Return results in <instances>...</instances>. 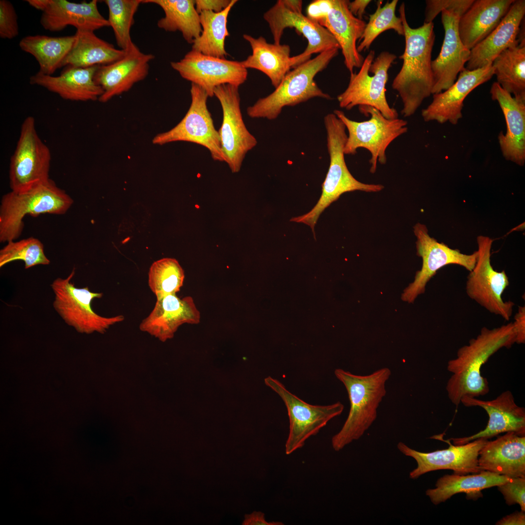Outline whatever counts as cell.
Here are the masks:
<instances>
[{
  "label": "cell",
  "mask_w": 525,
  "mask_h": 525,
  "mask_svg": "<svg viewBox=\"0 0 525 525\" xmlns=\"http://www.w3.org/2000/svg\"><path fill=\"white\" fill-rule=\"evenodd\" d=\"M124 51L121 58L99 66L95 73L94 80L103 90L98 99L100 102L106 103L128 91L148 74L149 63L155 58L154 55L141 52L133 42Z\"/></svg>",
  "instance_id": "obj_22"
},
{
  "label": "cell",
  "mask_w": 525,
  "mask_h": 525,
  "mask_svg": "<svg viewBox=\"0 0 525 525\" xmlns=\"http://www.w3.org/2000/svg\"><path fill=\"white\" fill-rule=\"evenodd\" d=\"M264 383L280 396L287 409L289 432L285 452L287 455L302 448L310 437L316 435L344 410V406L340 402L327 405L308 403L289 391L280 382L270 376L264 379Z\"/></svg>",
  "instance_id": "obj_14"
},
{
  "label": "cell",
  "mask_w": 525,
  "mask_h": 525,
  "mask_svg": "<svg viewBox=\"0 0 525 525\" xmlns=\"http://www.w3.org/2000/svg\"><path fill=\"white\" fill-rule=\"evenodd\" d=\"M371 1L370 0H354L351 2L349 1V9L353 15L362 19L366 9Z\"/></svg>",
  "instance_id": "obj_49"
},
{
  "label": "cell",
  "mask_w": 525,
  "mask_h": 525,
  "mask_svg": "<svg viewBox=\"0 0 525 525\" xmlns=\"http://www.w3.org/2000/svg\"><path fill=\"white\" fill-rule=\"evenodd\" d=\"M339 50L333 48L323 52L291 70L273 92L247 108V115L273 120L285 106H295L315 97L331 99L319 88L315 78L337 56Z\"/></svg>",
  "instance_id": "obj_5"
},
{
  "label": "cell",
  "mask_w": 525,
  "mask_h": 525,
  "mask_svg": "<svg viewBox=\"0 0 525 525\" xmlns=\"http://www.w3.org/2000/svg\"><path fill=\"white\" fill-rule=\"evenodd\" d=\"M232 0H195V8L199 14L203 11H210L215 13L222 11L228 7Z\"/></svg>",
  "instance_id": "obj_45"
},
{
  "label": "cell",
  "mask_w": 525,
  "mask_h": 525,
  "mask_svg": "<svg viewBox=\"0 0 525 525\" xmlns=\"http://www.w3.org/2000/svg\"><path fill=\"white\" fill-rule=\"evenodd\" d=\"M172 68L184 79L204 89L209 97L214 96L215 88L229 84L239 87L247 79V70L241 61L205 55L191 50Z\"/></svg>",
  "instance_id": "obj_18"
},
{
  "label": "cell",
  "mask_w": 525,
  "mask_h": 525,
  "mask_svg": "<svg viewBox=\"0 0 525 525\" xmlns=\"http://www.w3.org/2000/svg\"><path fill=\"white\" fill-rule=\"evenodd\" d=\"M461 403L465 406H480L489 416L486 428L472 436L451 438L454 445H459L480 438H490L501 433L514 432L520 436L525 435V410L515 402L509 390L501 393L491 400H482L476 398L464 397Z\"/></svg>",
  "instance_id": "obj_24"
},
{
  "label": "cell",
  "mask_w": 525,
  "mask_h": 525,
  "mask_svg": "<svg viewBox=\"0 0 525 525\" xmlns=\"http://www.w3.org/2000/svg\"><path fill=\"white\" fill-rule=\"evenodd\" d=\"M184 271L174 258H164L154 262L149 272L148 284L157 299L176 294L183 285Z\"/></svg>",
  "instance_id": "obj_38"
},
{
  "label": "cell",
  "mask_w": 525,
  "mask_h": 525,
  "mask_svg": "<svg viewBox=\"0 0 525 525\" xmlns=\"http://www.w3.org/2000/svg\"><path fill=\"white\" fill-rule=\"evenodd\" d=\"M493 75L492 64L472 70L465 68L449 88L433 94L432 102L421 111L423 120L456 124L462 117L463 102L468 95Z\"/></svg>",
  "instance_id": "obj_23"
},
{
  "label": "cell",
  "mask_w": 525,
  "mask_h": 525,
  "mask_svg": "<svg viewBox=\"0 0 525 525\" xmlns=\"http://www.w3.org/2000/svg\"><path fill=\"white\" fill-rule=\"evenodd\" d=\"M236 0L222 11L215 13L203 11L199 13L202 32L194 40L192 50L205 55L226 58L228 53L225 49V40L229 35L227 29L228 17Z\"/></svg>",
  "instance_id": "obj_37"
},
{
  "label": "cell",
  "mask_w": 525,
  "mask_h": 525,
  "mask_svg": "<svg viewBox=\"0 0 525 525\" xmlns=\"http://www.w3.org/2000/svg\"><path fill=\"white\" fill-rule=\"evenodd\" d=\"M497 487L508 505L518 504L521 510L525 511V477H509Z\"/></svg>",
  "instance_id": "obj_42"
},
{
  "label": "cell",
  "mask_w": 525,
  "mask_h": 525,
  "mask_svg": "<svg viewBox=\"0 0 525 525\" xmlns=\"http://www.w3.org/2000/svg\"><path fill=\"white\" fill-rule=\"evenodd\" d=\"M301 0H278L263 16L273 36L274 43L280 44L284 30L295 28L306 39L303 52L292 56V67L311 59L314 53L340 47L333 36L325 28L302 14Z\"/></svg>",
  "instance_id": "obj_9"
},
{
  "label": "cell",
  "mask_w": 525,
  "mask_h": 525,
  "mask_svg": "<svg viewBox=\"0 0 525 525\" xmlns=\"http://www.w3.org/2000/svg\"><path fill=\"white\" fill-rule=\"evenodd\" d=\"M525 14V0H515L499 25L471 50L466 69L475 70L492 64L505 50L519 44L517 39Z\"/></svg>",
  "instance_id": "obj_26"
},
{
  "label": "cell",
  "mask_w": 525,
  "mask_h": 525,
  "mask_svg": "<svg viewBox=\"0 0 525 525\" xmlns=\"http://www.w3.org/2000/svg\"><path fill=\"white\" fill-rule=\"evenodd\" d=\"M243 525H283L280 522H267L264 514L260 511H254L252 513L246 515Z\"/></svg>",
  "instance_id": "obj_47"
},
{
  "label": "cell",
  "mask_w": 525,
  "mask_h": 525,
  "mask_svg": "<svg viewBox=\"0 0 525 525\" xmlns=\"http://www.w3.org/2000/svg\"><path fill=\"white\" fill-rule=\"evenodd\" d=\"M515 338L512 322L491 329L484 327L476 337L458 350L456 357L447 363L452 375L446 389L453 404L458 406L464 397L477 398L489 393V382L481 375V368L498 350L511 347Z\"/></svg>",
  "instance_id": "obj_2"
},
{
  "label": "cell",
  "mask_w": 525,
  "mask_h": 525,
  "mask_svg": "<svg viewBox=\"0 0 525 525\" xmlns=\"http://www.w3.org/2000/svg\"><path fill=\"white\" fill-rule=\"evenodd\" d=\"M34 8L42 12L40 23L51 32L60 31L68 26L76 30L95 32L109 23L99 12L98 0L75 3L66 0H27Z\"/></svg>",
  "instance_id": "obj_20"
},
{
  "label": "cell",
  "mask_w": 525,
  "mask_h": 525,
  "mask_svg": "<svg viewBox=\"0 0 525 525\" xmlns=\"http://www.w3.org/2000/svg\"><path fill=\"white\" fill-rule=\"evenodd\" d=\"M214 96L222 109L223 120L218 133L226 163L232 173H237L246 154L256 146L257 140L244 122L239 87L229 84L220 85L215 88Z\"/></svg>",
  "instance_id": "obj_16"
},
{
  "label": "cell",
  "mask_w": 525,
  "mask_h": 525,
  "mask_svg": "<svg viewBox=\"0 0 525 525\" xmlns=\"http://www.w3.org/2000/svg\"><path fill=\"white\" fill-rule=\"evenodd\" d=\"M74 45L65 59L63 67L88 68L111 63L125 53L122 49L99 38L94 32L76 30Z\"/></svg>",
  "instance_id": "obj_33"
},
{
  "label": "cell",
  "mask_w": 525,
  "mask_h": 525,
  "mask_svg": "<svg viewBox=\"0 0 525 525\" xmlns=\"http://www.w3.org/2000/svg\"><path fill=\"white\" fill-rule=\"evenodd\" d=\"M99 66L85 68L67 66L57 76L38 71L30 77V83L43 87L64 100L96 101L103 93L102 88L94 80Z\"/></svg>",
  "instance_id": "obj_29"
},
{
  "label": "cell",
  "mask_w": 525,
  "mask_h": 525,
  "mask_svg": "<svg viewBox=\"0 0 525 525\" xmlns=\"http://www.w3.org/2000/svg\"><path fill=\"white\" fill-rule=\"evenodd\" d=\"M492 240L489 237H477L478 256L476 264L467 277L466 291L468 297L487 311L508 321L515 303L504 301L503 293L509 284L505 271L495 270L490 262Z\"/></svg>",
  "instance_id": "obj_15"
},
{
  "label": "cell",
  "mask_w": 525,
  "mask_h": 525,
  "mask_svg": "<svg viewBox=\"0 0 525 525\" xmlns=\"http://www.w3.org/2000/svg\"><path fill=\"white\" fill-rule=\"evenodd\" d=\"M491 99L496 101L504 114L507 131L498 136L503 156L508 160L523 166L525 163V102L516 100L497 82L491 87Z\"/></svg>",
  "instance_id": "obj_27"
},
{
  "label": "cell",
  "mask_w": 525,
  "mask_h": 525,
  "mask_svg": "<svg viewBox=\"0 0 525 525\" xmlns=\"http://www.w3.org/2000/svg\"><path fill=\"white\" fill-rule=\"evenodd\" d=\"M75 41V35L50 36L37 35L24 36L19 41V46L23 51L35 58L39 66V71L52 75L63 67Z\"/></svg>",
  "instance_id": "obj_34"
},
{
  "label": "cell",
  "mask_w": 525,
  "mask_h": 525,
  "mask_svg": "<svg viewBox=\"0 0 525 525\" xmlns=\"http://www.w3.org/2000/svg\"><path fill=\"white\" fill-rule=\"evenodd\" d=\"M512 322L515 332V343L521 344L525 343V306H519L518 311L514 317Z\"/></svg>",
  "instance_id": "obj_46"
},
{
  "label": "cell",
  "mask_w": 525,
  "mask_h": 525,
  "mask_svg": "<svg viewBox=\"0 0 525 525\" xmlns=\"http://www.w3.org/2000/svg\"><path fill=\"white\" fill-rule=\"evenodd\" d=\"M464 13L452 10L441 12L444 37L439 54L432 61V94L445 90L453 85L469 60L471 50L463 45L458 30L459 18Z\"/></svg>",
  "instance_id": "obj_21"
},
{
  "label": "cell",
  "mask_w": 525,
  "mask_h": 525,
  "mask_svg": "<svg viewBox=\"0 0 525 525\" xmlns=\"http://www.w3.org/2000/svg\"><path fill=\"white\" fill-rule=\"evenodd\" d=\"M73 203L72 198L51 178L28 191H10L0 204V242L17 240L21 235L26 215L64 214Z\"/></svg>",
  "instance_id": "obj_6"
},
{
  "label": "cell",
  "mask_w": 525,
  "mask_h": 525,
  "mask_svg": "<svg viewBox=\"0 0 525 525\" xmlns=\"http://www.w3.org/2000/svg\"><path fill=\"white\" fill-rule=\"evenodd\" d=\"M200 320V312L192 297L180 298L171 294L157 299L153 310L141 321L139 328L164 342L172 338L181 325L196 324Z\"/></svg>",
  "instance_id": "obj_25"
},
{
  "label": "cell",
  "mask_w": 525,
  "mask_h": 525,
  "mask_svg": "<svg viewBox=\"0 0 525 525\" xmlns=\"http://www.w3.org/2000/svg\"><path fill=\"white\" fill-rule=\"evenodd\" d=\"M243 36L249 43L252 54L241 61L242 65L246 69L257 70L265 74L276 88L292 69L289 45L268 43L262 36L255 38L244 34Z\"/></svg>",
  "instance_id": "obj_31"
},
{
  "label": "cell",
  "mask_w": 525,
  "mask_h": 525,
  "mask_svg": "<svg viewBox=\"0 0 525 525\" xmlns=\"http://www.w3.org/2000/svg\"><path fill=\"white\" fill-rule=\"evenodd\" d=\"M396 58L395 54L387 51L375 58V52L371 50L359 71L350 74L346 89L337 96L340 107L350 110L357 105L368 106L376 108L387 119L398 118L397 110L390 106L385 94L388 71Z\"/></svg>",
  "instance_id": "obj_8"
},
{
  "label": "cell",
  "mask_w": 525,
  "mask_h": 525,
  "mask_svg": "<svg viewBox=\"0 0 525 525\" xmlns=\"http://www.w3.org/2000/svg\"><path fill=\"white\" fill-rule=\"evenodd\" d=\"M399 12L403 27L405 47L400 56L402 65L393 80L392 88L398 93L402 103V114L404 117H408L432 94L431 58L435 35L433 22L423 23L416 28L409 25L404 2L401 4Z\"/></svg>",
  "instance_id": "obj_1"
},
{
  "label": "cell",
  "mask_w": 525,
  "mask_h": 525,
  "mask_svg": "<svg viewBox=\"0 0 525 525\" xmlns=\"http://www.w3.org/2000/svg\"><path fill=\"white\" fill-rule=\"evenodd\" d=\"M190 93L191 103L183 118L170 130L155 136L153 143L161 145L180 141L196 143L206 148L213 160L226 162L218 131L208 108L209 95L194 84H191Z\"/></svg>",
  "instance_id": "obj_13"
},
{
  "label": "cell",
  "mask_w": 525,
  "mask_h": 525,
  "mask_svg": "<svg viewBox=\"0 0 525 525\" xmlns=\"http://www.w3.org/2000/svg\"><path fill=\"white\" fill-rule=\"evenodd\" d=\"M142 3L155 4L161 8L164 16L158 27L167 32L179 31L188 43L192 44L202 32L200 15L193 0H142Z\"/></svg>",
  "instance_id": "obj_35"
},
{
  "label": "cell",
  "mask_w": 525,
  "mask_h": 525,
  "mask_svg": "<svg viewBox=\"0 0 525 525\" xmlns=\"http://www.w3.org/2000/svg\"><path fill=\"white\" fill-rule=\"evenodd\" d=\"M474 0H427L425 1L424 23L433 22L437 16L445 10L462 11L465 13Z\"/></svg>",
  "instance_id": "obj_43"
},
{
  "label": "cell",
  "mask_w": 525,
  "mask_h": 525,
  "mask_svg": "<svg viewBox=\"0 0 525 525\" xmlns=\"http://www.w3.org/2000/svg\"><path fill=\"white\" fill-rule=\"evenodd\" d=\"M413 228L417 238V254L422 258V264L421 269L416 272L414 281L402 294V300L409 303H413L425 292L427 283L438 270L447 265L456 264L470 272L474 268L478 256L477 251L466 254L438 242L429 235L423 224L418 223Z\"/></svg>",
  "instance_id": "obj_17"
},
{
  "label": "cell",
  "mask_w": 525,
  "mask_h": 525,
  "mask_svg": "<svg viewBox=\"0 0 525 525\" xmlns=\"http://www.w3.org/2000/svg\"><path fill=\"white\" fill-rule=\"evenodd\" d=\"M515 0H474L460 17L458 30L464 46L471 50L500 23Z\"/></svg>",
  "instance_id": "obj_30"
},
{
  "label": "cell",
  "mask_w": 525,
  "mask_h": 525,
  "mask_svg": "<svg viewBox=\"0 0 525 525\" xmlns=\"http://www.w3.org/2000/svg\"><path fill=\"white\" fill-rule=\"evenodd\" d=\"M334 375L344 385L350 402L347 420L332 438V448L339 451L359 439L375 420L377 408L386 395L385 385L391 370L383 368L370 374L359 375L336 368Z\"/></svg>",
  "instance_id": "obj_3"
},
{
  "label": "cell",
  "mask_w": 525,
  "mask_h": 525,
  "mask_svg": "<svg viewBox=\"0 0 525 525\" xmlns=\"http://www.w3.org/2000/svg\"><path fill=\"white\" fill-rule=\"evenodd\" d=\"M0 250V267L16 261H22L26 269L38 265H49L44 245L38 239L31 237L11 241Z\"/></svg>",
  "instance_id": "obj_41"
},
{
  "label": "cell",
  "mask_w": 525,
  "mask_h": 525,
  "mask_svg": "<svg viewBox=\"0 0 525 525\" xmlns=\"http://www.w3.org/2000/svg\"><path fill=\"white\" fill-rule=\"evenodd\" d=\"M348 0H315L307 8V17L326 29L340 46L350 74L360 68L364 58L357 50L366 23L353 15Z\"/></svg>",
  "instance_id": "obj_12"
},
{
  "label": "cell",
  "mask_w": 525,
  "mask_h": 525,
  "mask_svg": "<svg viewBox=\"0 0 525 525\" xmlns=\"http://www.w3.org/2000/svg\"><path fill=\"white\" fill-rule=\"evenodd\" d=\"M398 0L387 1L382 6V1L377 2V8L374 13L369 15L367 23L357 46L359 52L369 49L376 38L382 33L393 30L400 35H404V30L401 18L396 15Z\"/></svg>",
  "instance_id": "obj_39"
},
{
  "label": "cell",
  "mask_w": 525,
  "mask_h": 525,
  "mask_svg": "<svg viewBox=\"0 0 525 525\" xmlns=\"http://www.w3.org/2000/svg\"><path fill=\"white\" fill-rule=\"evenodd\" d=\"M481 471H489L509 477H525V437L507 432L488 440L479 452Z\"/></svg>",
  "instance_id": "obj_28"
},
{
  "label": "cell",
  "mask_w": 525,
  "mask_h": 525,
  "mask_svg": "<svg viewBox=\"0 0 525 525\" xmlns=\"http://www.w3.org/2000/svg\"><path fill=\"white\" fill-rule=\"evenodd\" d=\"M496 525H525V511H516L513 513L504 517L497 521Z\"/></svg>",
  "instance_id": "obj_48"
},
{
  "label": "cell",
  "mask_w": 525,
  "mask_h": 525,
  "mask_svg": "<svg viewBox=\"0 0 525 525\" xmlns=\"http://www.w3.org/2000/svg\"><path fill=\"white\" fill-rule=\"evenodd\" d=\"M492 66L497 82L514 98L525 102V39L501 52Z\"/></svg>",
  "instance_id": "obj_36"
},
{
  "label": "cell",
  "mask_w": 525,
  "mask_h": 525,
  "mask_svg": "<svg viewBox=\"0 0 525 525\" xmlns=\"http://www.w3.org/2000/svg\"><path fill=\"white\" fill-rule=\"evenodd\" d=\"M359 109L362 114L370 115L369 120L356 122L348 118L341 110L335 109L333 113L343 122L348 132L345 155H355L360 148L367 149L371 155L369 171L374 174L378 162L386 164V151L389 145L407 132V122L398 118L387 119L372 107L359 106Z\"/></svg>",
  "instance_id": "obj_7"
},
{
  "label": "cell",
  "mask_w": 525,
  "mask_h": 525,
  "mask_svg": "<svg viewBox=\"0 0 525 525\" xmlns=\"http://www.w3.org/2000/svg\"><path fill=\"white\" fill-rule=\"evenodd\" d=\"M431 438L442 440L450 446L446 449L423 453L412 449L402 442L398 444L397 447L402 453L417 462V467L409 473L410 478L417 479L427 472L438 470H451L454 474L457 475L481 471L478 465L479 453L488 439L480 438L456 445H452L449 439L444 440L441 435Z\"/></svg>",
  "instance_id": "obj_19"
},
{
  "label": "cell",
  "mask_w": 525,
  "mask_h": 525,
  "mask_svg": "<svg viewBox=\"0 0 525 525\" xmlns=\"http://www.w3.org/2000/svg\"><path fill=\"white\" fill-rule=\"evenodd\" d=\"M75 270L65 279H56L51 285L55 295L53 308L65 323L79 332L104 333L110 326L123 321V315L105 317L92 310V300L101 298L103 293L91 292L88 286L75 287L70 281Z\"/></svg>",
  "instance_id": "obj_11"
},
{
  "label": "cell",
  "mask_w": 525,
  "mask_h": 525,
  "mask_svg": "<svg viewBox=\"0 0 525 525\" xmlns=\"http://www.w3.org/2000/svg\"><path fill=\"white\" fill-rule=\"evenodd\" d=\"M509 478L485 471L471 475L446 474L438 478L435 488L428 489L426 495L435 505L461 492L466 493L468 499H476L482 496V490L498 486Z\"/></svg>",
  "instance_id": "obj_32"
},
{
  "label": "cell",
  "mask_w": 525,
  "mask_h": 525,
  "mask_svg": "<svg viewBox=\"0 0 525 525\" xmlns=\"http://www.w3.org/2000/svg\"><path fill=\"white\" fill-rule=\"evenodd\" d=\"M51 152L38 136L35 120L28 116L22 123L17 145L10 161L11 191H28L49 180Z\"/></svg>",
  "instance_id": "obj_10"
},
{
  "label": "cell",
  "mask_w": 525,
  "mask_h": 525,
  "mask_svg": "<svg viewBox=\"0 0 525 525\" xmlns=\"http://www.w3.org/2000/svg\"><path fill=\"white\" fill-rule=\"evenodd\" d=\"M324 122L327 133L330 165L322 185L321 195L310 211L290 220L310 226L314 236L315 227L320 214L341 195L355 191L378 192L384 188L383 185L364 183L353 176L345 160L344 149L347 135L344 124L333 113L327 114L324 117Z\"/></svg>",
  "instance_id": "obj_4"
},
{
  "label": "cell",
  "mask_w": 525,
  "mask_h": 525,
  "mask_svg": "<svg viewBox=\"0 0 525 525\" xmlns=\"http://www.w3.org/2000/svg\"><path fill=\"white\" fill-rule=\"evenodd\" d=\"M108 9V21L120 49L125 50L133 43L130 31L134 16L142 0H105Z\"/></svg>",
  "instance_id": "obj_40"
},
{
  "label": "cell",
  "mask_w": 525,
  "mask_h": 525,
  "mask_svg": "<svg viewBox=\"0 0 525 525\" xmlns=\"http://www.w3.org/2000/svg\"><path fill=\"white\" fill-rule=\"evenodd\" d=\"M18 17L13 4L8 0H0V37L13 39L18 35Z\"/></svg>",
  "instance_id": "obj_44"
}]
</instances>
